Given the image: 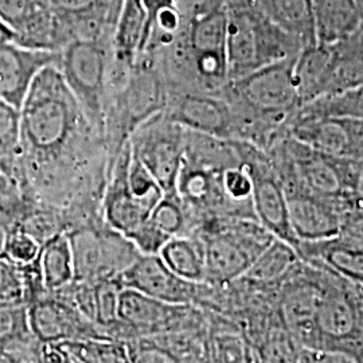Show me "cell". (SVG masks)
Listing matches in <instances>:
<instances>
[{
	"label": "cell",
	"mask_w": 363,
	"mask_h": 363,
	"mask_svg": "<svg viewBox=\"0 0 363 363\" xmlns=\"http://www.w3.org/2000/svg\"><path fill=\"white\" fill-rule=\"evenodd\" d=\"M19 113L15 186L21 195L65 211L69 229L101 218L100 205L111 169L108 145L57 64L39 72Z\"/></svg>",
	"instance_id": "obj_1"
},
{
	"label": "cell",
	"mask_w": 363,
	"mask_h": 363,
	"mask_svg": "<svg viewBox=\"0 0 363 363\" xmlns=\"http://www.w3.org/2000/svg\"><path fill=\"white\" fill-rule=\"evenodd\" d=\"M193 232L213 220H257L253 182L241 140L186 130L175 186Z\"/></svg>",
	"instance_id": "obj_2"
},
{
	"label": "cell",
	"mask_w": 363,
	"mask_h": 363,
	"mask_svg": "<svg viewBox=\"0 0 363 363\" xmlns=\"http://www.w3.org/2000/svg\"><path fill=\"white\" fill-rule=\"evenodd\" d=\"M181 23L155 61L169 91L220 94L229 84L225 0H178Z\"/></svg>",
	"instance_id": "obj_3"
},
{
	"label": "cell",
	"mask_w": 363,
	"mask_h": 363,
	"mask_svg": "<svg viewBox=\"0 0 363 363\" xmlns=\"http://www.w3.org/2000/svg\"><path fill=\"white\" fill-rule=\"evenodd\" d=\"M286 190H300L340 203L361 201L354 159L327 155L288 132L265 150Z\"/></svg>",
	"instance_id": "obj_4"
},
{
	"label": "cell",
	"mask_w": 363,
	"mask_h": 363,
	"mask_svg": "<svg viewBox=\"0 0 363 363\" xmlns=\"http://www.w3.org/2000/svg\"><path fill=\"white\" fill-rule=\"evenodd\" d=\"M225 1L229 13L226 40L229 82L259 67L295 58L304 48L300 40L245 1Z\"/></svg>",
	"instance_id": "obj_5"
},
{
	"label": "cell",
	"mask_w": 363,
	"mask_h": 363,
	"mask_svg": "<svg viewBox=\"0 0 363 363\" xmlns=\"http://www.w3.org/2000/svg\"><path fill=\"white\" fill-rule=\"evenodd\" d=\"M167 100L169 88L154 58L148 54L139 55L128 76L109 93L105 140L111 167L133 130L145 120L164 111Z\"/></svg>",
	"instance_id": "obj_6"
},
{
	"label": "cell",
	"mask_w": 363,
	"mask_h": 363,
	"mask_svg": "<svg viewBox=\"0 0 363 363\" xmlns=\"http://www.w3.org/2000/svg\"><path fill=\"white\" fill-rule=\"evenodd\" d=\"M195 232L203 241L208 286L240 280L276 238L259 220L247 218L208 220Z\"/></svg>",
	"instance_id": "obj_7"
},
{
	"label": "cell",
	"mask_w": 363,
	"mask_h": 363,
	"mask_svg": "<svg viewBox=\"0 0 363 363\" xmlns=\"http://www.w3.org/2000/svg\"><path fill=\"white\" fill-rule=\"evenodd\" d=\"M111 64L112 49L103 38H72L58 52L57 61L67 86L104 138Z\"/></svg>",
	"instance_id": "obj_8"
},
{
	"label": "cell",
	"mask_w": 363,
	"mask_h": 363,
	"mask_svg": "<svg viewBox=\"0 0 363 363\" xmlns=\"http://www.w3.org/2000/svg\"><path fill=\"white\" fill-rule=\"evenodd\" d=\"M74 280L97 283L117 279L142 255L125 234L101 220L69 229Z\"/></svg>",
	"instance_id": "obj_9"
},
{
	"label": "cell",
	"mask_w": 363,
	"mask_h": 363,
	"mask_svg": "<svg viewBox=\"0 0 363 363\" xmlns=\"http://www.w3.org/2000/svg\"><path fill=\"white\" fill-rule=\"evenodd\" d=\"M323 273V295L316 318L320 337L319 349L347 354L357 362V349L363 335L359 286L327 271Z\"/></svg>",
	"instance_id": "obj_10"
},
{
	"label": "cell",
	"mask_w": 363,
	"mask_h": 363,
	"mask_svg": "<svg viewBox=\"0 0 363 363\" xmlns=\"http://www.w3.org/2000/svg\"><path fill=\"white\" fill-rule=\"evenodd\" d=\"M184 136L186 128L162 111L145 120L128 139L132 154L150 171L164 194L175 193Z\"/></svg>",
	"instance_id": "obj_11"
},
{
	"label": "cell",
	"mask_w": 363,
	"mask_h": 363,
	"mask_svg": "<svg viewBox=\"0 0 363 363\" xmlns=\"http://www.w3.org/2000/svg\"><path fill=\"white\" fill-rule=\"evenodd\" d=\"M199 313L191 304H171L130 288L118 298L117 337H147L184 328H198Z\"/></svg>",
	"instance_id": "obj_12"
},
{
	"label": "cell",
	"mask_w": 363,
	"mask_h": 363,
	"mask_svg": "<svg viewBox=\"0 0 363 363\" xmlns=\"http://www.w3.org/2000/svg\"><path fill=\"white\" fill-rule=\"evenodd\" d=\"M242 150L253 182L256 218L267 230L294 247L298 255L300 241L289 223L286 187L271 157L264 150L247 142H242Z\"/></svg>",
	"instance_id": "obj_13"
},
{
	"label": "cell",
	"mask_w": 363,
	"mask_h": 363,
	"mask_svg": "<svg viewBox=\"0 0 363 363\" xmlns=\"http://www.w3.org/2000/svg\"><path fill=\"white\" fill-rule=\"evenodd\" d=\"M286 132L327 155L355 160L363 154V118L316 115L298 109Z\"/></svg>",
	"instance_id": "obj_14"
},
{
	"label": "cell",
	"mask_w": 363,
	"mask_h": 363,
	"mask_svg": "<svg viewBox=\"0 0 363 363\" xmlns=\"http://www.w3.org/2000/svg\"><path fill=\"white\" fill-rule=\"evenodd\" d=\"M27 322L42 345L78 339H109L74 306L45 292L26 303Z\"/></svg>",
	"instance_id": "obj_15"
},
{
	"label": "cell",
	"mask_w": 363,
	"mask_h": 363,
	"mask_svg": "<svg viewBox=\"0 0 363 363\" xmlns=\"http://www.w3.org/2000/svg\"><path fill=\"white\" fill-rule=\"evenodd\" d=\"M164 112L186 130L237 140V120L223 93L169 91Z\"/></svg>",
	"instance_id": "obj_16"
},
{
	"label": "cell",
	"mask_w": 363,
	"mask_h": 363,
	"mask_svg": "<svg viewBox=\"0 0 363 363\" xmlns=\"http://www.w3.org/2000/svg\"><path fill=\"white\" fill-rule=\"evenodd\" d=\"M0 18L13 27L21 46L58 52L66 43L49 0H0Z\"/></svg>",
	"instance_id": "obj_17"
},
{
	"label": "cell",
	"mask_w": 363,
	"mask_h": 363,
	"mask_svg": "<svg viewBox=\"0 0 363 363\" xmlns=\"http://www.w3.org/2000/svg\"><path fill=\"white\" fill-rule=\"evenodd\" d=\"M123 288H130L171 304H193L205 283H193L172 272L159 255H140L117 277Z\"/></svg>",
	"instance_id": "obj_18"
},
{
	"label": "cell",
	"mask_w": 363,
	"mask_h": 363,
	"mask_svg": "<svg viewBox=\"0 0 363 363\" xmlns=\"http://www.w3.org/2000/svg\"><path fill=\"white\" fill-rule=\"evenodd\" d=\"M286 193L289 223L300 242L322 241L340 234L345 211L351 203H340L300 190H286Z\"/></svg>",
	"instance_id": "obj_19"
},
{
	"label": "cell",
	"mask_w": 363,
	"mask_h": 363,
	"mask_svg": "<svg viewBox=\"0 0 363 363\" xmlns=\"http://www.w3.org/2000/svg\"><path fill=\"white\" fill-rule=\"evenodd\" d=\"M57 61V52L28 49L15 42L0 45V99L19 109L39 72Z\"/></svg>",
	"instance_id": "obj_20"
},
{
	"label": "cell",
	"mask_w": 363,
	"mask_h": 363,
	"mask_svg": "<svg viewBox=\"0 0 363 363\" xmlns=\"http://www.w3.org/2000/svg\"><path fill=\"white\" fill-rule=\"evenodd\" d=\"M298 256L311 267L363 286V244L343 235L322 241H303Z\"/></svg>",
	"instance_id": "obj_21"
},
{
	"label": "cell",
	"mask_w": 363,
	"mask_h": 363,
	"mask_svg": "<svg viewBox=\"0 0 363 363\" xmlns=\"http://www.w3.org/2000/svg\"><path fill=\"white\" fill-rule=\"evenodd\" d=\"M323 295V284L312 281L288 289L281 301V318L288 333L298 343V349H319L318 311Z\"/></svg>",
	"instance_id": "obj_22"
},
{
	"label": "cell",
	"mask_w": 363,
	"mask_h": 363,
	"mask_svg": "<svg viewBox=\"0 0 363 363\" xmlns=\"http://www.w3.org/2000/svg\"><path fill=\"white\" fill-rule=\"evenodd\" d=\"M318 43L334 45L363 27V15L355 0H310Z\"/></svg>",
	"instance_id": "obj_23"
},
{
	"label": "cell",
	"mask_w": 363,
	"mask_h": 363,
	"mask_svg": "<svg viewBox=\"0 0 363 363\" xmlns=\"http://www.w3.org/2000/svg\"><path fill=\"white\" fill-rule=\"evenodd\" d=\"M331 45L312 43L298 52L294 66L301 106L325 97L331 73Z\"/></svg>",
	"instance_id": "obj_24"
},
{
	"label": "cell",
	"mask_w": 363,
	"mask_h": 363,
	"mask_svg": "<svg viewBox=\"0 0 363 363\" xmlns=\"http://www.w3.org/2000/svg\"><path fill=\"white\" fill-rule=\"evenodd\" d=\"M264 13L274 25L301 42L316 43L310 0H241Z\"/></svg>",
	"instance_id": "obj_25"
},
{
	"label": "cell",
	"mask_w": 363,
	"mask_h": 363,
	"mask_svg": "<svg viewBox=\"0 0 363 363\" xmlns=\"http://www.w3.org/2000/svg\"><path fill=\"white\" fill-rule=\"evenodd\" d=\"M159 257L182 279L193 283H205L206 268L203 241L196 232L172 237L160 249Z\"/></svg>",
	"instance_id": "obj_26"
},
{
	"label": "cell",
	"mask_w": 363,
	"mask_h": 363,
	"mask_svg": "<svg viewBox=\"0 0 363 363\" xmlns=\"http://www.w3.org/2000/svg\"><path fill=\"white\" fill-rule=\"evenodd\" d=\"M300 262L301 259L294 247L283 240L274 238L240 280L255 286L276 284L286 280Z\"/></svg>",
	"instance_id": "obj_27"
},
{
	"label": "cell",
	"mask_w": 363,
	"mask_h": 363,
	"mask_svg": "<svg viewBox=\"0 0 363 363\" xmlns=\"http://www.w3.org/2000/svg\"><path fill=\"white\" fill-rule=\"evenodd\" d=\"M39 272L48 292H55L74 280L72 249L66 232L57 234L40 247Z\"/></svg>",
	"instance_id": "obj_28"
},
{
	"label": "cell",
	"mask_w": 363,
	"mask_h": 363,
	"mask_svg": "<svg viewBox=\"0 0 363 363\" xmlns=\"http://www.w3.org/2000/svg\"><path fill=\"white\" fill-rule=\"evenodd\" d=\"M21 154V113L0 99V169L15 184Z\"/></svg>",
	"instance_id": "obj_29"
},
{
	"label": "cell",
	"mask_w": 363,
	"mask_h": 363,
	"mask_svg": "<svg viewBox=\"0 0 363 363\" xmlns=\"http://www.w3.org/2000/svg\"><path fill=\"white\" fill-rule=\"evenodd\" d=\"M58 21L76 25H91L94 38H103L100 28H104L105 0H49Z\"/></svg>",
	"instance_id": "obj_30"
},
{
	"label": "cell",
	"mask_w": 363,
	"mask_h": 363,
	"mask_svg": "<svg viewBox=\"0 0 363 363\" xmlns=\"http://www.w3.org/2000/svg\"><path fill=\"white\" fill-rule=\"evenodd\" d=\"M147 220L169 238L181 234L193 233L191 220L175 193L163 195L155 208H152Z\"/></svg>",
	"instance_id": "obj_31"
},
{
	"label": "cell",
	"mask_w": 363,
	"mask_h": 363,
	"mask_svg": "<svg viewBox=\"0 0 363 363\" xmlns=\"http://www.w3.org/2000/svg\"><path fill=\"white\" fill-rule=\"evenodd\" d=\"M123 286L117 279L94 283V323L105 337L112 339L118 333V298Z\"/></svg>",
	"instance_id": "obj_32"
},
{
	"label": "cell",
	"mask_w": 363,
	"mask_h": 363,
	"mask_svg": "<svg viewBox=\"0 0 363 363\" xmlns=\"http://www.w3.org/2000/svg\"><path fill=\"white\" fill-rule=\"evenodd\" d=\"M300 109L316 115L363 118V85L351 91L318 99Z\"/></svg>",
	"instance_id": "obj_33"
},
{
	"label": "cell",
	"mask_w": 363,
	"mask_h": 363,
	"mask_svg": "<svg viewBox=\"0 0 363 363\" xmlns=\"http://www.w3.org/2000/svg\"><path fill=\"white\" fill-rule=\"evenodd\" d=\"M23 206L25 199L18 189L0 195V259H6L7 241L16 229Z\"/></svg>",
	"instance_id": "obj_34"
},
{
	"label": "cell",
	"mask_w": 363,
	"mask_h": 363,
	"mask_svg": "<svg viewBox=\"0 0 363 363\" xmlns=\"http://www.w3.org/2000/svg\"><path fill=\"white\" fill-rule=\"evenodd\" d=\"M27 331H30V327L26 303L0 301V346Z\"/></svg>",
	"instance_id": "obj_35"
},
{
	"label": "cell",
	"mask_w": 363,
	"mask_h": 363,
	"mask_svg": "<svg viewBox=\"0 0 363 363\" xmlns=\"http://www.w3.org/2000/svg\"><path fill=\"white\" fill-rule=\"evenodd\" d=\"M40 244L31 235L15 229L6 247V259L15 265H27L38 259Z\"/></svg>",
	"instance_id": "obj_36"
},
{
	"label": "cell",
	"mask_w": 363,
	"mask_h": 363,
	"mask_svg": "<svg viewBox=\"0 0 363 363\" xmlns=\"http://www.w3.org/2000/svg\"><path fill=\"white\" fill-rule=\"evenodd\" d=\"M0 301L25 303L22 268L6 259H0Z\"/></svg>",
	"instance_id": "obj_37"
},
{
	"label": "cell",
	"mask_w": 363,
	"mask_h": 363,
	"mask_svg": "<svg viewBox=\"0 0 363 363\" xmlns=\"http://www.w3.org/2000/svg\"><path fill=\"white\" fill-rule=\"evenodd\" d=\"M339 235L363 244V201H357L346 208Z\"/></svg>",
	"instance_id": "obj_38"
},
{
	"label": "cell",
	"mask_w": 363,
	"mask_h": 363,
	"mask_svg": "<svg viewBox=\"0 0 363 363\" xmlns=\"http://www.w3.org/2000/svg\"><path fill=\"white\" fill-rule=\"evenodd\" d=\"M177 1L178 0H142L145 15H147V45L151 38L157 13L169 7H175Z\"/></svg>",
	"instance_id": "obj_39"
},
{
	"label": "cell",
	"mask_w": 363,
	"mask_h": 363,
	"mask_svg": "<svg viewBox=\"0 0 363 363\" xmlns=\"http://www.w3.org/2000/svg\"><path fill=\"white\" fill-rule=\"evenodd\" d=\"M16 40V33L13 31V27L7 25L1 18H0V45L3 43H10Z\"/></svg>",
	"instance_id": "obj_40"
},
{
	"label": "cell",
	"mask_w": 363,
	"mask_h": 363,
	"mask_svg": "<svg viewBox=\"0 0 363 363\" xmlns=\"http://www.w3.org/2000/svg\"><path fill=\"white\" fill-rule=\"evenodd\" d=\"M355 169H357V182H358V196L363 201V154L358 159H355Z\"/></svg>",
	"instance_id": "obj_41"
},
{
	"label": "cell",
	"mask_w": 363,
	"mask_h": 363,
	"mask_svg": "<svg viewBox=\"0 0 363 363\" xmlns=\"http://www.w3.org/2000/svg\"><path fill=\"white\" fill-rule=\"evenodd\" d=\"M13 189H18V187L13 184L9 177L0 169V195L10 193Z\"/></svg>",
	"instance_id": "obj_42"
},
{
	"label": "cell",
	"mask_w": 363,
	"mask_h": 363,
	"mask_svg": "<svg viewBox=\"0 0 363 363\" xmlns=\"http://www.w3.org/2000/svg\"><path fill=\"white\" fill-rule=\"evenodd\" d=\"M357 362H363V335L357 349Z\"/></svg>",
	"instance_id": "obj_43"
},
{
	"label": "cell",
	"mask_w": 363,
	"mask_h": 363,
	"mask_svg": "<svg viewBox=\"0 0 363 363\" xmlns=\"http://www.w3.org/2000/svg\"><path fill=\"white\" fill-rule=\"evenodd\" d=\"M355 1H357V4H358V7H359V10H361L363 15V0H355Z\"/></svg>",
	"instance_id": "obj_44"
}]
</instances>
